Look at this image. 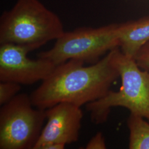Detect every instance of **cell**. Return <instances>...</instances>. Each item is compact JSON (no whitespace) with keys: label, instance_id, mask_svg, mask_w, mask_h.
<instances>
[{"label":"cell","instance_id":"cell-7","mask_svg":"<svg viewBox=\"0 0 149 149\" xmlns=\"http://www.w3.org/2000/svg\"><path fill=\"white\" fill-rule=\"evenodd\" d=\"M47 123L33 149L51 143L70 144L78 141L83 112L80 107L61 102L46 109Z\"/></svg>","mask_w":149,"mask_h":149},{"label":"cell","instance_id":"cell-10","mask_svg":"<svg viewBox=\"0 0 149 149\" xmlns=\"http://www.w3.org/2000/svg\"><path fill=\"white\" fill-rule=\"evenodd\" d=\"M21 89V84L11 81H1L0 105L3 106L17 96Z\"/></svg>","mask_w":149,"mask_h":149},{"label":"cell","instance_id":"cell-6","mask_svg":"<svg viewBox=\"0 0 149 149\" xmlns=\"http://www.w3.org/2000/svg\"><path fill=\"white\" fill-rule=\"evenodd\" d=\"M34 50L29 45L0 44V81L30 85L47 78L56 66L48 60L29 59L28 54Z\"/></svg>","mask_w":149,"mask_h":149},{"label":"cell","instance_id":"cell-4","mask_svg":"<svg viewBox=\"0 0 149 149\" xmlns=\"http://www.w3.org/2000/svg\"><path fill=\"white\" fill-rule=\"evenodd\" d=\"M118 26L81 27L65 32L52 48L38 54L37 57L48 60L56 66L70 60L95 64L103 55L119 47Z\"/></svg>","mask_w":149,"mask_h":149},{"label":"cell","instance_id":"cell-12","mask_svg":"<svg viewBox=\"0 0 149 149\" xmlns=\"http://www.w3.org/2000/svg\"><path fill=\"white\" fill-rule=\"evenodd\" d=\"M105 139L101 132H98L91 139L86 146V149H106Z\"/></svg>","mask_w":149,"mask_h":149},{"label":"cell","instance_id":"cell-1","mask_svg":"<svg viewBox=\"0 0 149 149\" xmlns=\"http://www.w3.org/2000/svg\"><path fill=\"white\" fill-rule=\"evenodd\" d=\"M84 64L70 60L57 65L30 95L34 107L47 109L68 102L81 107L105 96L120 77L112 50L95 64L88 66Z\"/></svg>","mask_w":149,"mask_h":149},{"label":"cell","instance_id":"cell-3","mask_svg":"<svg viewBox=\"0 0 149 149\" xmlns=\"http://www.w3.org/2000/svg\"><path fill=\"white\" fill-rule=\"evenodd\" d=\"M64 32L59 16L39 0H17L0 18V44L13 43L37 49Z\"/></svg>","mask_w":149,"mask_h":149},{"label":"cell","instance_id":"cell-5","mask_svg":"<svg viewBox=\"0 0 149 149\" xmlns=\"http://www.w3.org/2000/svg\"><path fill=\"white\" fill-rule=\"evenodd\" d=\"M33 106L26 93H18L1 106L0 149H33L47 119L46 109Z\"/></svg>","mask_w":149,"mask_h":149},{"label":"cell","instance_id":"cell-9","mask_svg":"<svg viewBox=\"0 0 149 149\" xmlns=\"http://www.w3.org/2000/svg\"><path fill=\"white\" fill-rule=\"evenodd\" d=\"M144 119L131 113L128 118L129 149H149V122Z\"/></svg>","mask_w":149,"mask_h":149},{"label":"cell","instance_id":"cell-2","mask_svg":"<svg viewBox=\"0 0 149 149\" xmlns=\"http://www.w3.org/2000/svg\"><path fill=\"white\" fill-rule=\"evenodd\" d=\"M112 52L122 86L118 91L110 90L103 97L86 104L91 121L96 125L106 122L112 108L120 107L149 122V70L141 69L134 58L124 55L119 47Z\"/></svg>","mask_w":149,"mask_h":149},{"label":"cell","instance_id":"cell-11","mask_svg":"<svg viewBox=\"0 0 149 149\" xmlns=\"http://www.w3.org/2000/svg\"><path fill=\"white\" fill-rule=\"evenodd\" d=\"M135 60L141 69L149 71V42L141 48Z\"/></svg>","mask_w":149,"mask_h":149},{"label":"cell","instance_id":"cell-8","mask_svg":"<svg viewBox=\"0 0 149 149\" xmlns=\"http://www.w3.org/2000/svg\"><path fill=\"white\" fill-rule=\"evenodd\" d=\"M119 48L130 58H135L139 50L149 42V17L119 24Z\"/></svg>","mask_w":149,"mask_h":149},{"label":"cell","instance_id":"cell-13","mask_svg":"<svg viewBox=\"0 0 149 149\" xmlns=\"http://www.w3.org/2000/svg\"><path fill=\"white\" fill-rule=\"evenodd\" d=\"M66 145L60 143H51L45 145L42 149H63Z\"/></svg>","mask_w":149,"mask_h":149}]
</instances>
